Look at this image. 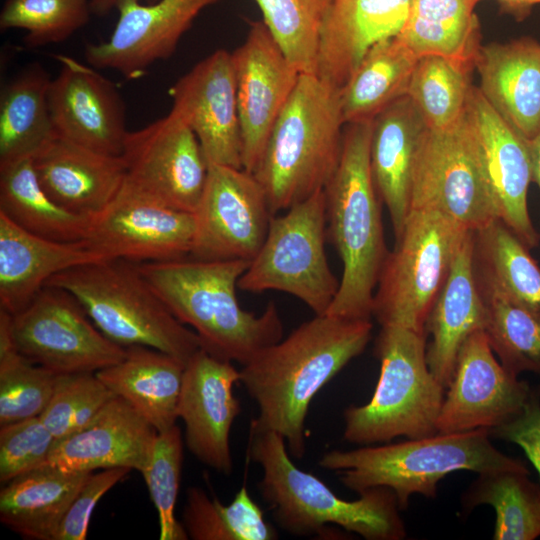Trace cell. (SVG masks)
I'll use <instances>...</instances> for the list:
<instances>
[{
	"label": "cell",
	"instance_id": "obj_37",
	"mask_svg": "<svg viewBox=\"0 0 540 540\" xmlns=\"http://www.w3.org/2000/svg\"><path fill=\"white\" fill-rule=\"evenodd\" d=\"M526 470L479 474L463 497L471 509L487 504L496 512L495 540H533L540 536V485Z\"/></svg>",
	"mask_w": 540,
	"mask_h": 540
},
{
	"label": "cell",
	"instance_id": "obj_1",
	"mask_svg": "<svg viewBox=\"0 0 540 540\" xmlns=\"http://www.w3.org/2000/svg\"><path fill=\"white\" fill-rule=\"evenodd\" d=\"M372 329L371 320L315 315L242 365L240 383L258 406L250 428L280 434L302 458L313 397L365 350Z\"/></svg>",
	"mask_w": 540,
	"mask_h": 540
},
{
	"label": "cell",
	"instance_id": "obj_20",
	"mask_svg": "<svg viewBox=\"0 0 540 540\" xmlns=\"http://www.w3.org/2000/svg\"><path fill=\"white\" fill-rule=\"evenodd\" d=\"M48 101L55 134L91 150L121 156L128 130L126 108L115 84L91 65L56 56Z\"/></svg>",
	"mask_w": 540,
	"mask_h": 540
},
{
	"label": "cell",
	"instance_id": "obj_48",
	"mask_svg": "<svg viewBox=\"0 0 540 540\" xmlns=\"http://www.w3.org/2000/svg\"><path fill=\"white\" fill-rule=\"evenodd\" d=\"M491 435L520 446L540 477V387L531 390L523 410Z\"/></svg>",
	"mask_w": 540,
	"mask_h": 540
},
{
	"label": "cell",
	"instance_id": "obj_21",
	"mask_svg": "<svg viewBox=\"0 0 540 540\" xmlns=\"http://www.w3.org/2000/svg\"><path fill=\"white\" fill-rule=\"evenodd\" d=\"M169 93L170 111L192 129L209 164L243 169L231 52L214 51L180 77Z\"/></svg>",
	"mask_w": 540,
	"mask_h": 540
},
{
	"label": "cell",
	"instance_id": "obj_12",
	"mask_svg": "<svg viewBox=\"0 0 540 540\" xmlns=\"http://www.w3.org/2000/svg\"><path fill=\"white\" fill-rule=\"evenodd\" d=\"M410 210L440 212L470 231L498 218L464 115L448 128L424 131L413 169Z\"/></svg>",
	"mask_w": 540,
	"mask_h": 540
},
{
	"label": "cell",
	"instance_id": "obj_47",
	"mask_svg": "<svg viewBox=\"0 0 540 540\" xmlns=\"http://www.w3.org/2000/svg\"><path fill=\"white\" fill-rule=\"evenodd\" d=\"M130 472L127 468L91 473L71 502L53 540H85L98 501Z\"/></svg>",
	"mask_w": 540,
	"mask_h": 540
},
{
	"label": "cell",
	"instance_id": "obj_26",
	"mask_svg": "<svg viewBox=\"0 0 540 540\" xmlns=\"http://www.w3.org/2000/svg\"><path fill=\"white\" fill-rule=\"evenodd\" d=\"M106 260L86 239H46L22 229L0 213V309L14 315L56 274Z\"/></svg>",
	"mask_w": 540,
	"mask_h": 540
},
{
	"label": "cell",
	"instance_id": "obj_4",
	"mask_svg": "<svg viewBox=\"0 0 540 540\" xmlns=\"http://www.w3.org/2000/svg\"><path fill=\"white\" fill-rule=\"evenodd\" d=\"M248 458L263 471L258 488L274 521L294 536H327L337 525L367 540H401L406 530L394 492L368 489L347 501L321 479L299 469L290 459L284 438L250 428Z\"/></svg>",
	"mask_w": 540,
	"mask_h": 540
},
{
	"label": "cell",
	"instance_id": "obj_7",
	"mask_svg": "<svg viewBox=\"0 0 540 540\" xmlns=\"http://www.w3.org/2000/svg\"><path fill=\"white\" fill-rule=\"evenodd\" d=\"M45 285L73 295L96 327L124 348L150 347L185 364L202 348L198 335L173 315L135 263L106 260L76 266Z\"/></svg>",
	"mask_w": 540,
	"mask_h": 540
},
{
	"label": "cell",
	"instance_id": "obj_23",
	"mask_svg": "<svg viewBox=\"0 0 540 540\" xmlns=\"http://www.w3.org/2000/svg\"><path fill=\"white\" fill-rule=\"evenodd\" d=\"M156 434L126 400L115 396L87 426L57 440L43 465L76 472L110 468L141 472Z\"/></svg>",
	"mask_w": 540,
	"mask_h": 540
},
{
	"label": "cell",
	"instance_id": "obj_32",
	"mask_svg": "<svg viewBox=\"0 0 540 540\" xmlns=\"http://www.w3.org/2000/svg\"><path fill=\"white\" fill-rule=\"evenodd\" d=\"M418 58L399 35L374 45L340 88L345 125L373 121L406 96Z\"/></svg>",
	"mask_w": 540,
	"mask_h": 540
},
{
	"label": "cell",
	"instance_id": "obj_38",
	"mask_svg": "<svg viewBox=\"0 0 540 540\" xmlns=\"http://www.w3.org/2000/svg\"><path fill=\"white\" fill-rule=\"evenodd\" d=\"M473 262L477 272L509 295L540 307V267L499 218L473 231Z\"/></svg>",
	"mask_w": 540,
	"mask_h": 540
},
{
	"label": "cell",
	"instance_id": "obj_46",
	"mask_svg": "<svg viewBox=\"0 0 540 540\" xmlns=\"http://www.w3.org/2000/svg\"><path fill=\"white\" fill-rule=\"evenodd\" d=\"M0 427L2 484L42 466L57 442L39 416Z\"/></svg>",
	"mask_w": 540,
	"mask_h": 540
},
{
	"label": "cell",
	"instance_id": "obj_11",
	"mask_svg": "<svg viewBox=\"0 0 540 540\" xmlns=\"http://www.w3.org/2000/svg\"><path fill=\"white\" fill-rule=\"evenodd\" d=\"M10 327L18 352L56 374L96 373L126 354V348L96 327L73 295L51 285L11 315Z\"/></svg>",
	"mask_w": 540,
	"mask_h": 540
},
{
	"label": "cell",
	"instance_id": "obj_43",
	"mask_svg": "<svg viewBox=\"0 0 540 540\" xmlns=\"http://www.w3.org/2000/svg\"><path fill=\"white\" fill-rule=\"evenodd\" d=\"M60 375L32 363L15 346L0 349V426L40 416Z\"/></svg>",
	"mask_w": 540,
	"mask_h": 540
},
{
	"label": "cell",
	"instance_id": "obj_18",
	"mask_svg": "<svg viewBox=\"0 0 540 540\" xmlns=\"http://www.w3.org/2000/svg\"><path fill=\"white\" fill-rule=\"evenodd\" d=\"M464 118L474 141L481 167L496 206L497 215L530 249L540 235L528 211L532 182L527 139L508 124L472 87Z\"/></svg>",
	"mask_w": 540,
	"mask_h": 540
},
{
	"label": "cell",
	"instance_id": "obj_40",
	"mask_svg": "<svg viewBox=\"0 0 540 540\" xmlns=\"http://www.w3.org/2000/svg\"><path fill=\"white\" fill-rule=\"evenodd\" d=\"M473 69L443 56L418 58L407 96L427 128L445 129L461 120L473 87Z\"/></svg>",
	"mask_w": 540,
	"mask_h": 540
},
{
	"label": "cell",
	"instance_id": "obj_36",
	"mask_svg": "<svg viewBox=\"0 0 540 540\" xmlns=\"http://www.w3.org/2000/svg\"><path fill=\"white\" fill-rule=\"evenodd\" d=\"M475 275L486 312L483 331L500 363L516 376L540 374V307L514 298L476 270Z\"/></svg>",
	"mask_w": 540,
	"mask_h": 540
},
{
	"label": "cell",
	"instance_id": "obj_16",
	"mask_svg": "<svg viewBox=\"0 0 540 540\" xmlns=\"http://www.w3.org/2000/svg\"><path fill=\"white\" fill-rule=\"evenodd\" d=\"M532 388L496 359L483 330L458 353L437 420V432L492 430L517 416Z\"/></svg>",
	"mask_w": 540,
	"mask_h": 540
},
{
	"label": "cell",
	"instance_id": "obj_28",
	"mask_svg": "<svg viewBox=\"0 0 540 540\" xmlns=\"http://www.w3.org/2000/svg\"><path fill=\"white\" fill-rule=\"evenodd\" d=\"M486 312L473 262V231L468 230L453 259L448 278L427 319L429 369L446 388L460 348L476 331L484 330Z\"/></svg>",
	"mask_w": 540,
	"mask_h": 540
},
{
	"label": "cell",
	"instance_id": "obj_30",
	"mask_svg": "<svg viewBox=\"0 0 540 540\" xmlns=\"http://www.w3.org/2000/svg\"><path fill=\"white\" fill-rule=\"evenodd\" d=\"M185 363L146 346H129L125 357L96 372L116 396L126 400L157 432L176 425Z\"/></svg>",
	"mask_w": 540,
	"mask_h": 540
},
{
	"label": "cell",
	"instance_id": "obj_8",
	"mask_svg": "<svg viewBox=\"0 0 540 540\" xmlns=\"http://www.w3.org/2000/svg\"><path fill=\"white\" fill-rule=\"evenodd\" d=\"M426 337L399 326H381L374 347L380 362L378 382L369 402L344 411L346 441L370 445L437 433L446 388L429 369Z\"/></svg>",
	"mask_w": 540,
	"mask_h": 540
},
{
	"label": "cell",
	"instance_id": "obj_17",
	"mask_svg": "<svg viewBox=\"0 0 540 540\" xmlns=\"http://www.w3.org/2000/svg\"><path fill=\"white\" fill-rule=\"evenodd\" d=\"M231 56L241 128L242 166L253 174L301 73L262 20L250 22L244 42Z\"/></svg>",
	"mask_w": 540,
	"mask_h": 540
},
{
	"label": "cell",
	"instance_id": "obj_31",
	"mask_svg": "<svg viewBox=\"0 0 540 540\" xmlns=\"http://www.w3.org/2000/svg\"><path fill=\"white\" fill-rule=\"evenodd\" d=\"M91 473L42 465L17 476L0 491L1 523L26 539L53 540Z\"/></svg>",
	"mask_w": 540,
	"mask_h": 540
},
{
	"label": "cell",
	"instance_id": "obj_35",
	"mask_svg": "<svg viewBox=\"0 0 540 540\" xmlns=\"http://www.w3.org/2000/svg\"><path fill=\"white\" fill-rule=\"evenodd\" d=\"M51 78L34 64L6 83L0 96V165L32 158L56 134L48 89Z\"/></svg>",
	"mask_w": 540,
	"mask_h": 540
},
{
	"label": "cell",
	"instance_id": "obj_50",
	"mask_svg": "<svg viewBox=\"0 0 540 540\" xmlns=\"http://www.w3.org/2000/svg\"><path fill=\"white\" fill-rule=\"evenodd\" d=\"M527 144L531 163L532 182H535L540 189V130L533 138L527 140Z\"/></svg>",
	"mask_w": 540,
	"mask_h": 540
},
{
	"label": "cell",
	"instance_id": "obj_51",
	"mask_svg": "<svg viewBox=\"0 0 540 540\" xmlns=\"http://www.w3.org/2000/svg\"><path fill=\"white\" fill-rule=\"evenodd\" d=\"M121 1L122 0H89L92 14H95L98 16L107 15L112 10L117 9ZM145 1L153 2L155 0H145Z\"/></svg>",
	"mask_w": 540,
	"mask_h": 540
},
{
	"label": "cell",
	"instance_id": "obj_6",
	"mask_svg": "<svg viewBox=\"0 0 540 540\" xmlns=\"http://www.w3.org/2000/svg\"><path fill=\"white\" fill-rule=\"evenodd\" d=\"M490 435L486 429L437 432L393 444L332 450L321 457L319 466L338 473L340 482L358 494L377 487L392 490L404 510L412 494L435 497L437 484L450 473L527 469L497 450Z\"/></svg>",
	"mask_w": 540,
	"mask_h": 540
},
{
	"label": "cell",
	"instance_id": "obj_2",
	"mask_svg": "<svg viewBox=\"0 0 540 540\" xmlns=\"http://www.w3.org/2000/svg\"><path fill=\"white\" fill-rule=\"evenodd\" d=\"M249 264L183 258L137 266L173 315L193 328L204 350L244 365L283 336L274 303H268L260 315L239 305L236 289Z\"/></svg>",
	"mask_w": 540,
	"mask_h": 540
},
{
	"label": "cell",
	"instance_id": "obj_5",
	"mask_svg": "<svg viewBox=\"0 0 540 540\" xmlns=\"http://www.w3.org/2000/svg\"><path fill=\"white\" fill-rule=\"evenodd\" d=\"M340 88L301 73L253 173L273 215L324 190L342 152Z\"/></svg>",
	"mask_w": 540,
	"mask_h": 540
},
{
	"label": "cell",
	"instance_id": "obj_9",
	"mask_svg": "<svg viewBox=\"0 0 540 540\" xmlns=\"http://www.w3.org/2000/svg\"><path fill=\"white\" fill-rule=\"evenodd\" d=\"M467 231L440 212L410 210L382 266L372 317L381 326H399L427 336L429 313Z\"/></svg>",
	"mask_w": 540,
	"mask_h": 540
},
{
	"label": "cell",
	"instance_id": "obj_13",
	"mask_svg": "<svg viewBox=\"0 0 540 540\" xmlns=\"http://www.w3.org/2000/svg\"><path fill=\"white\" fill-rule=\"evenodd\" d=\"M121 157L126 181L161 203L194 213L209 162L192 129L175 113L128 131Z\"/></svg>",
	"mask_w": 540,
	"mask_h": 540
},
{
	"label": "cell",
	"instance_id": "obj_39",
	"mask_svg": "<svg viewBox=\"0 0 540 540\" xmlns=\"http://www.w3.org/2000/svg\"><path fill=\"white\" fill-rule=\"evenodd\" d=\"M183 526L193 540H273L275 528L243 485L228 505L210 498L203 489L189 487Z\"/></svg>",
	"mask_w": 540,
	"mask_h": 540
},
{
	"label": "cell",
	"instance_id": "obj_34",
	"mask_svg": "<svg viewBox=\"0 0 540 540\" xmlns=\"http://www.w3.org/2000/svg\"><path fill=\"white\" fill-rule=\"evenodd\" d=\"M0 213L32 234L60 242L86 239L92 220L66 210L46 193L32 158L0 165Z\"/></svg>",
	"mask_w": 540,
	"mask_h": 540
},
{
	"label": "cell",
	"instance_id": "obj_10",
	"mask_svg": "<svg viewBox=\"0 0 540 540\" xmlns=\"http://www.w3.org/2000/svg\"><path fill=\"white\" fill-rule=\"evenodd\" d=\"M326 197L320 190L273 215L265 240L238 281L252 293L277 290L297 297L315 315L327 312L340 285L325 251Z\"/></svg>",
	"mask_w": 540,
	"mask_h": 540
},
{
	"label": "cell",
	"instance_id": "obj_27",
	"mask_svg": "<svg viewBox=\"0 0 540 540\" xmlns=\"http://www.w3.org/2000/svg\"><path fill=\"white\" fill-rule=\"evenodd\" d=\"M479 90L525 139L540 130V43L528 36L481 46L475 62Z\"/></svg>",
	"mask_w": 540,
	"mask_h": 540
},
{
	"label": "cell",
	"instance_id": "obj_42",
	"mask_svg": "<svg viewBox=\"0 0 540 540\" xmlns=\"http://www.w3.org/2000/svg\"><path fill=\"white\" fill-rule=\"evenodd\" d=\"M91 13L89 0H5L0 28L24 30L26 46L35 48L67 40Z\"/></svg>",
	"mask_w": 540,
	"mask_h": 540
},
{
	"label": "cell",
	"instance_id": "obj_44",
	"mask_svg": "<svg viewBox=\"0 0 540 540\" xmlns=\"http://www.w3.org/2000/svg\"><path fill=\"white\" fill-rule=\"evenodd\" d=\"M183 440L177 425L157 432L148 461L140 472L158 514L160 540H187L175 516L181 482Z\"/></svg>",
	"mask_w": 540,
	"mask_h": 540
},
{
	"label": "cell",
	"instance_id": "obj_33",
	"mask_svg": "<svg viewBox=\"0 0 540 540\" xmlns=\"http://www.w3.org/2000/svg\"><path fill=\"white\" fill-rule=\"evenodd\" d=\"M481 0H411L398 34L417 57L443 56L475 68L481 48L475 8Z\"/></svg>",
	"mask_w": 540,
	"mask_h": 540
},
{
	"label": "cell",
	"instance_id": "obj_22",
	"mask_svg": "<svg viewBox=\"0 0 540 540\" xmlns=\"http://www.w3.org/2000/svg\"><path fill=\"white\" fill-rule=\"evenodd\" d=\"M240 370L231 361L198 350L185 364L177 414L185 443L203 464L229 475L233 469L230 432L241 412L233 387Z\"/></svg>",
	"mask_w": 540,
	"mask_h": 540
},
{
	"label": "cell",
	"instance_id": "obj_41",
	"mask_svg": "<svg viewBox=\"0 0 540 540\" xmlns=\"http://www.w3.org/2000/svg\"><path fill=\"white\" fill-rule=\"evenodd\" d=\"M263 22L300 73L315 74L328 0H255Z\"/></svg>",
	"mask_w": 540,
	"mask_h": 540
},
{
	"label": "cell",
	"instance_id": "obj_3",
	"mask_svg": "<svg viewBox=\"0 0 540 540\" xmlns=\"http://www.w3.org/2000/svg\"><path fill=\"white\" fill-rule=\"evenodd\" d=\"M372 121L346 124L338 167L325 187L327 237L343 264L338 292L325 314L371 320L374 292L389 253L382 201L370 165Z\"/></svg>",
	"mask_w": 540,
	"mask_h": 540
},
{
	"label": "cell",
	"instance_id": "obj_19",
	"mask_svg": "<svg viewBox=\"0 0 540 540\" xmlns=\"http://www.w3.org/2000/svg\"><path fill=\"white\" fill-rule=\"evenodd\" d=\"M219 1L122 0L109 39L86 46L87 63L138 79L155 62L169 58L200 12Z\"/></svg>",
	"mask_w": 540,
	"mask_h": 540
},
{
	"label": "cell",
	"instance_id": "obj_49",
	"mask_svg": "<svg viewBox=\"0 0 540 540\" xmlns=\"http://www.w3.org/2000/svg\"><path fill=\"white\" fill-rule=\"evenodd\" d=\"M504 12L513 15L518 21L525 19L540 0H497Z\"/></svg>",
	"mask_w": 540,
	"mask_h": 540
},
{
	"label": "cell",
	"instance_id": "obj_14",
	"mask_svg": "<svg viewBox=\"0 0 540 540\" xmlns=\"http://www.w3.org/2000/svg\"><path fill=\"white\" fill-rule=\"evenodd\" d=\"M194 237L193 213L165 205L125 179L112 202L92 218L86 240L107 260L141 264L186 258Z\"/></svg>",
	"mask_w": 540,
	"mask_h": 540
},
{
	"label": "cell",
	"instance_id": "obj_29",
	"mask_svg": "<svg viewBox=\"0 0 540 540\" xmlns=\"http://www.w3.org/2000/svg\"><path fill=\"white\" fill-rule=\"evenodd\" d=\"M426 125L406 95L372 121L370 165L377 193L386 206L395 237L403 232L410 212L413 169Z\"/></svg>",
	"mask_w": 540,
	"mask_h": 540
},
{
	"label": "cell",
	"instance_id": "obj_15",
	"mask_svg": "<svg viewBox=\"0 0 540 540\" xmlns=\"http://www.w3.org/2000/svg\"><path fill=\"white\" fill-rule=\"evenodd\" d=\"M191 256L200 260L251 261L261 248L273 214L252 173L209 164L207 182L193 213Z\"/></svg>",
	"mask_w": 540,
	"mask_h": 540
},
{
	"label": "cell",
	"instance_id": "obj_45",
	"mask_svg": "<svg viewBox=\"0 0 540 540\" xmlns=\"http://www.w3.org/2000/svg\"><path fill=\"white\" fill-rule=\"evenodd\" d=\"M115 396L96 373L60 375L55 391L39 417L60 440L87 426Z\"/></svg>",
	"mask_w": 540,
	"mask_h": 540
},
{
	"label": "cell",
	"instance_id": "obj_25",
	"mask_svg": "<svg viewBox=\"0 0 540 540\" xmlns=\"http://www.w3.org/2000/svg\"><path fill=\"white\" fill-rule=\"evenodd\" d=\"M32 162L46 193L66 210L88 218L112 202L126 178L121 156L103 154L57 135Z\"/></svg>",
	"mask_w": 540,
	"mask_h": 540
},
{
	"label": "cell",
	"instance_id": "obj_24",
	"mask_svg": "<svg viewBox=\"0 0 540 540\" xmlns=\"http://www.w3.org/2000/svg\"><path fill=\"white\" fill-rule=\"evenodd\" d=\"M411 0H328L315 74L341 88L366 53L398 35Z\"/></svg>",
	"mask_w": 540,
	"mask_h": 540
}]
</instances>
